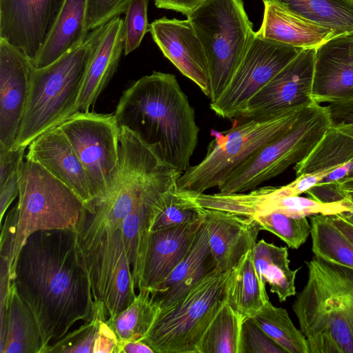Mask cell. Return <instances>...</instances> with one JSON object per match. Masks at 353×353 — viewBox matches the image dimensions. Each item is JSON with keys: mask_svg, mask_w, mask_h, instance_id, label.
<instances>
[{"mask_svg": "<svg viewBox=\"0 0 353 353\" xmlns=\"http://www.w3.org/2000/svg\"><path fill=\"white\" fill-rule=\"evenodd\" d=\"M12 283L36 319L41 353L76 323L92 315L94 300L75 230H41L31 234L19 252Z\"/></svg>", "mask_w": 353, "mask_h": 353, "instance_id": "obj_1", "label": "cell"}, {"mask_svg": "<svg viewBox=\"0 0 353 353\" xmlns=\"http://www.w3.org/2000/svg\"><path fill=\"white\" fill-rule=\"evenodd\" d=\"M119 127L134 132L165 162L184 172L198 143L194 110L172 74L154 71L134 81L114 112Z\"/></svg>", "mask_w": 353, "mask_h": 353, "instance_id": "obj_2", "label": "cell"}, {"mask_svg": "<svg viewBox=\"0 0 353 353\" xmlns=\"http://www.w3.org/2000/svg\"><path fill=\"white\" fill-rule=\"evenodd\" d=\"M292 310L309 353H353V269L314 256Z\"/></svg>", "mask_w": 353, "mask_h": 353, "instance_id": "obj_3", "label": "cell"}, {"mask_svg": "<svg viewBox=\"0 0 353 353\" xmlns=\"http://www.w3.org/2000/svg\"><path fill=\"white\" fill-rule=\"evenodd\" d=\"M18 196L1 229V259L9 263L12 281L19 252L31 234L41 230L76 231L86 210L70 188L26 156Z\"/></svg>", "mask_w": 353, "mask_h": 353, "instance_id": "obj_4", "label": "cell"}, {"mask_svg": "<svg viewBox=\"0 0 353 353\" xmlns=\"http://www.w3.org/2000/svg\"><path fill=\"white\" fill-rule=\"evenodd\" d=\"M105 24L79 45L32 74L28 99L15 147L25 148L43 132L75 114L88 65Z\"/></svg>", "mask_w": 353, "mask_h": 353, "instance_id": "obj_5", "label": "cell"}, {"mask_svg": "<svg viewBox=\"0 0 353 353\" xmlns=\"http://www.w3.org/2000/svg\"><path fill=\"white\" fill-rule=\"evenodd\" d=\"M121 225L85 210L76 230L94 300L103 303L108 318L125 309L137 295Z\"/></svg>", "mask_w": 353, "mask_h": 353, "instance_id": "obj_6", "label": "cell"}, {"mask_svg": "<svg viewBox=\"0 0 353 353\" xmlns=\"http://www.w3.org/2000/svg\"><path fill=\"white\" fill-rule=\"evenodd\" d=\"M305 108L274 116L242 119L229 130L212 131L214 138L204 159L183 172L178 187L195 193L218 187L256 150L288 131Z\"/></svg>", "mask_w": 353, "mask_h": 353, "instance_id": "obj_7", "label": "cell"}, {"mask_svg": "<svg viewBox=\"0 0 353 353\" xmlns=\"http://www.w3.org/2000/svg\"><path fill=\"white\" fill-rule=\"evenodd\" d=\"M187 17L208 61L213 102L230 82L256 32L243 0H205Z\"/></svg>", "mask_w": 353, "mask_h": 353, "instance_id": "obj_8", "label": "cell"}, {"mask_svg": "<svg viewBox=\"0 0 353 353\" xmlns=\"http://www.w3.org/2000/svg\"><path fill=\"white\" fill-rule=\"evenodd\" d=\"M331 122L325 106L305 107L286 132L263 145L239 165L219 186L220 192L252 190L303 159L322 138Z\"/></svg>", "mask_w": 353, "mask_h": 353, "instance_id": "obj_9", "label": "cell"}, {"mask_svg": "<svg viewBox=\"0 0 353 353\" xmlns=\"http://www.w3.org/2000/svg\"><path fill=\"white\" fill-rule=\"evenodd\" d=\"M229 272L215 269L178 301L160 309L143 339L154 353H196L224 298Z\"/></svg>", "mask_w": 353, "mask_h": 353, "instance_id": "obj_10", "label": "cell"}, {"mask_svg": "<svg viewBox=\"0 0 353 353\" xmlns=\"http://www.w3.org/2000/svg\"><path fill=\"white\" fill-rule=\"evenodd\" d=\"M59 127L84 167L95 208L112 187L119 170V127L115 116L77 112Z\"/></svg>", "mask_w": 353, "mask_h": 353, "instance_id": "obj_11", "label": "cell"}, {"mask_svg": "<svg viewBox=\"0 0 353 353\" xmlns=\"http://www.w3.org/2000/svg\"><path fill=\"white\" fill-rule=\"evenodd\" d=\"M303 49L256 34L230 82L210 106L216 114L239 118L251 98Z\"/></svg>", "mask_w": 353, "mask_h": 353, "instance_id": "obj_12", "label": "cell"}, {"mask_svg": "<svg viewBox=\"0 0 353 353\" xmlns=\"http://www.w3.org/2000/svg\"><path fill=\"white\" fill-rule=\"evenodd\" d=\"M315 52L303 49L251 98L240 118L274 116L316 103L312 96Z\"/></svg>", "mask_w": 353, "mask_h": 353, "instance_id": "obj_13", "label": "cell"}, {"mask_svg": "<svg viewBox=\"0 0 353 353\" xmlns=\"http://www.w3.org/2000/svg\"><path fill=\"white\" fill-rule=\"evenodd\" d=\"M32 61L0 39V145L15 148L30 87Z\"/></svg>", "mask_w": 353, "mask_h": 353, "instance_id": "obj_14", "label": "cell"}, {"mask_svg": "<svg viewBox=\"0 0 353 353\" xmlns=\"http://www.w3.org/2000/svg\"><path fill=\"white\" fill-rule=\"evenodd\" d=\"M148 31L164 56L210 98L208 61L190 21L164 17L152 21Z\"/></svg>", "mask_w": 353, "mask_h": 353, "instance_id": "obj_15", "label": "cell"}, {"mask_svg": "<svg viewBox=\"0 0 353 353\" xmlns=\"http://www.w3.org/2000/svg\"><path fill=\"white\" fill-rule=\"evenodd\" d=\"M63 0H0V39L35 60Z\"/></svg>", "mask_w": 353, "mask_h": 353, "instance_id": "obj_16", "label": "cell"}, {"mask_svg": "<svg viewBox=\"0 0 353 353\" xmlns=\"http://www.w3.org/2000/svg\"><path fill=\"white\" fill-rule=\"evenodd\" d=\"M203 221V218L148 232L138 290L147 289L152 292L164 281L189 251Z\"/></svg>", "mask_w": 353, "mask_h": 353, "instance_id": "obj_17", "label": "cell"}, {"mask_svg": "<svg viewBox=\"0 0 353 353\" xmlns=\"http://www.w3.org/2000/svg\"><path fill=\"white\" fill-rule=\"evenodd\" d=\"M26 157L66 185L78 196L88 211H93L94 199L84 167L59 126L37 137L28 145Z\"/></svg>", "mask_w": 353, "mask_h": 353, "instance_id": "obj_18", "label": "cell"}, {"mask_svg": "<svg viewBox=\"0 0 353 353\" xmlns=\"http://www.w3.org/2000/svg\"><path fill=\"white\" fill-rule=\"evenodd\" d=\"M312 96L318 103L353 98V34L316 48Z\"/></svg>", "mask_w": 353, "mask_h": 353, "instance_id": "obj_19", "label": "cell"}, {"mask_svg": "<svg viewBox=\"0 0 353 353\" xmlns=\"http://www.w3.org/2000/svg\"><path fill=\"white\" fill-rule=\"evenodd\" d=\"M202 209L216 269L229 271L254 248L261 227L254 216Z\"/></svg>", "mask_w": 353, "mask_h": 353, "instance_id": "obj_20", "label": "cell"}, {"mask_svg": "<svg viewBox=\"0 0 353 353\" xmlns=\"http://www.w3.org/2000/svg\"><path fill=\"white\" fill-rule=\"evenodd\" d=\"M261 26L256 34L265 39L303 49L316 48L339 35L333 29L272 1L264 3Z\"/></svg>", "mask_w": 353, "mask_h": 353, "instance_id": "obj_21", "label": "cell"}, {"mask_svg": "<svg viewBox=\"0 0 353 353\" xmlns=\"http://www.w3.org/2000/svg\"><path fill=\"white\" fill-rule=\"evenodd\" d=\"M215 269L216 262L203 219L186 255L151 294L160 309L164 308L181 299Z\"/></svg>", "mask_w": 353, "mask_h": 353, "instance_id": "obj_22", "label": "cell"}, {"mask_svg": "<svg viewBox=\"0 0 353 353\" xmlns=\"http://www.w3.org/2000/svg\"><path fill=\"white\" fill-rule=\"evenodd\" d=\"M124 50L123 19L120 16L105 23L104 32L88 65L77 112H89L114 74Z\"/></svg>", "mask_w": 353, "mask_h": 353, "instance_id": "obj_23", "label": "cell"}, {"mask_svg": "<svg viewBox=\"0 0 353 353\" xmlns=\"http://www.w3.org/2000/svg\"><path fill=\"white\" fill-rule=\"evenodd\" d=\"M87 0H63L35 59L37 68L46 67L81 44L86 29Z\"/></svg>", "mask_w": 353, "mask_h": 353, "instance_id": "obj_24", "label": "cell"}, {"mask_svg": "<svg viewBox=\"0 0 353 353\" xmlns=\"http://www.w3.org/2000/svg\"><path fill=\"white\" fill-rule=\"evenodd\" d=\"M0 310V353H41L43 343L36 319L13 283L8 303Z\"/></svg>", "mask_w": 353, "mask_h": 353, "instance_id": "obj_25", "label": "cell"}, {"mask_svg": "<svg viewBox=\"0 0 353 353\" xmlns=\"http://www.w3.org/2000/svg\"><path fill=\"white\" fill-rule=\"evenodd\" d=\"M224 299L243 319L253 316L270 301L265 283L254 265L253 249L248 251L230 270Z\"/></svg>", "mask_w": 353, "mask_h": 353, "instance_id": "obj_26", "label": "cell"}, {"mask_svg": "<svg viewBox=\"0 0 353 353\" xmlns=\"http://www.w3.org/2000/svg\"><path fill=\"white\" fill-rule=\"evenodd\" d=\"M253 256L256 271L280 302L295 295V279L301 268L294 270L290 268L286 247H279L261 239L254 246Z\"/></svg>", "mask_w": 353, "mask_h": 353, "instance_id": "obj_27", "label": "cell"}, {"mask_svg": "<svg viewBox=\"0 0 353 353\" xmlns=\"http://www.w3.org/2000/svg\"><path fill=\"white\" fill-rule=\"evenodd\" d=\"M353 159V137L330 126L311 152L294 165L296 176L332 171Z\"/></svg>", "mask_w": 353, "mask_h": 353, "instance_id": "obj_28", "label": "cell"}, {"mask_svg": "<svg viewBox=\"0 0 353 353\" xmlns=\"http://www.w3.org/2000/svg\"><path fill=\"white\" fill-rule=\"evenodd\" d=\"M281 3L339 35L353 34V3L348 0H262Z\"/></svg>", "mask_w": 353, "mask_h": 353, "instance_id": "obj_29", "label": "cell"}, {"mask_svg": "<svg viewBox=\"0 0 353 353\" xmlns=\"http://www.w3.org/2000/svg\"><path fill=\"white\" fill-rule=\"evenodd\" d=\"M243 319L223 298L203 334L196 353H239Z\"/></svg>", "mask_w": 353, "mask_h": 353, "instance_id": "obj_30", "label": "cell"}, {"mask_svg": "<svg viewBox=\"0 0 353 353\" xmlns=\"http://www.w3.org/2000/svg\"><path fill=\"white\" fill-rule=\"evenodd\" d=\"M309 217L314 256L353 269V243L333 223L330 215Z\"/></svg>", "mask_w": 353, "mask_h": 353, "instance_id": "obj_31", "label": "cell"}, {"mask_svg": "<svg viewBox=\"0 0 353 353\" xmlns=\"http://www.w3.org/2000/svg\"><path fill=\"white\" fill-rule=\"evenodd\" d=\"M159 310L151 292L142 289L125 309L108 318L107 321L119 341H143Z\"/></svg>", "mask_w": 353, "mask_h": 353, "instance_id": "obj_32", "label": "cell"}, {"mask_svg": "<svg viewBox=\"0 0 353 353\" xmlns=\"http://www.w3.org/2000/svg\"><path fill=\"white\" fill-rule=\"evenodd\" d=\"M251 317L285 353H309L305 336L294 325L285 309L276 307L269 301Z\"/></svg>", "mask_w": 353, "mask_h": 353, "instance_id": "obj_33", "label": "cell"}, {"mask_svg": "<svg viewBox=\"0 0 353 353\" xmlns=\"http://www.w3.org/2000/svg\"><path fill=\"white\" fill-rule=\"evenodd\" d=\"M203 218V209L195 201L192 192L181 189L176 184L153 208L149 230L172 227Z\"/></svg>", "mask_w": 353, "mask_h": 353, "instance_id": "obj_34", "label": "cell"}, {"mask_svg": "<svg viewBox=\"0 0 353 353\" xmlns=\"http://www.w3.org/2000/svg\"><path fill=\"white\" fill-rule=\"evenodd\" d=\"M107 319L103 303L94 301L92 316L77 330L48 345L43 353H97L101 324Z\"/></svg>", "mask_w": 353, "mask_h": 353, "instance_id": "obj_35", "label": "cell"}, {"mask_svg": "<svg viewBox=\"0 0 353 353\" xmlns=\"http://www.w3.org/2000/svg\"><path fill=\"white\" fill-rule=\"evenodd\" d=\"M254 217L263 230L275 234L292 249L299 248L311 233L312 227L305 216L293 217L272 212Z\"/></svg>", "mask_w": 353, "mask_h": 353, "instance_id": "obj_36", "label": "cell"}, {"mask_svg": "<svg viewBox=\"0 0 353 353\" xmlns=\"http://www.w3.org/2000/svg\"><path fill=\"white\" fill-rule=\"evenodd\" d=\"M149 0H132L123 19L124 54L128 55L141 44L148 32V4Z\"/></svg>", "mask_w": 353, "mask_h": 353, "instance_id": "obj_37", "label": "cell"}, {"mask_svg": "<svg viewBox=\"0 0 353 353\" xmlns=\"http://www.w3.org/2000/svg\"><path fill=\"white\" fill-rule=\"evenodd\" d=\"M239 353L285 352L248 316L241 324Z\"/></svg>", "mask_w": 353, "mask_h": 353, "instance_id": "obj_38", "label": "cell"}, {"mask_svg": "<svg viewBox=\"0 0 353 353\" xmlns=\"http://www.w3.org/2000/svg\"><path fill=\"white\" fill-rule=\"evenodd\" d=\"M132 0H87L86 29L88 32L125 13Z\"/></svg>", "mask_w": 353, "mask_h": 353, "instance_id": "obj_39", "label": "cell"}, {"mask_svg": "<svg viewBox=\"0 0 353 353\" xmlns=\"http://www.w3.org/2000/svg\"><path fill=\"white\" fill-rule=\"evenodd\" d=\"M327 103L331 125L353 137V98Z\"/></svg>", "mask_w": 353, "mask_h": 353, "instance_id": "obj_40", "label": "cell"}, {"mask_svg": "<svg viewBox=\"0 0 353 353\" xmlns=\"http://www.w3.org/2000/svg\"><path fill=\"white\" fill-rule=\"evenodd\" d=\"M305 194L310 198L323 203H341L347 199V193L341 188L339 181L319 183L309 189Z\"/></svg>", "mask_w": 353, "mask_h": 353, "instance_id": "obj_41", "label": "cell"}, {"mask_svg": "<svg viewBox=\"0 0 353 353\" xmlns=\"http://www.w3.org/2000/svg\"><path fill=\"white\" fill-rule=\"evenodd\" d=\"M205 0H154L159 8L172 10L186 16Z\"/></svg>", "mask_w": 353, "mask_h": 353, "instance_id": "obj_42", "label": "cell"}, {"mask_svg": "<svg viewBox=\"0 0 353 353\" xmlns=\"http://www.w3.org/2000/svg\"><path fill=\"white\" fill-rule=\"evenodd\" d=\"M117 353H154V350L143 341H119Z\"/></svg>", "mask_w": 353, "mask_h": 353, "instance_id": "obj_43", "label": "cell"}, {"mask_svg": "<svg viewBox=\"0 0 353 353\" xmlns=\"http://www.w3.org/2000/svg\"><path fill=\"white\" fill-rule=\"evenodd\" d=\"M353 168V159L332 170L323 178L320 183H329L340 181L349 173Z\"/></svg>", "mask_w": 353, "mask_h": 353, "instance_id": "obj_44", "label": "cell"}, {"mask_svg": "<svg viewBox=\"0 0 353 353\" xmlns=\"http://www.w3.org/2000/svg\"><path fill=\"white\" fill-rule=\"evenodd\" d=\"M333 223L353 243V224L343 218L339 214L330 215Z\"/></svg>", "mask_w": 353, "mask_h": 353, "instance_id": "obj_45", "label": "cell"}, {"mask_svg": "<svg viewBox=\"0 0 353 353\" xmlns=\"http://www.w3.org/2000/svg\"><path fill=\"white\" fill-rule=\"evenodd\" d=\"M341 188L345 191H353V178L339 181Z\"/></svg>", "mask_w": 353, "mask_h": 353, "instance_id": "obj_46", "label": "cell"}, {"mask_svg": "<svg viewBox=\"0 0 353 353\" xmlns=\"http://www.w3.org/2000/svg\"><path fill=\"white\" fill-rule=\"evenodd\" d=\"M343 218L353 224V207L351 210L339 213Z\"/></svg>", "mask_w": 353, "mask_h": 353, "instance_id": "obj_47", "label": "cell"}, {"mask_svg": "<svg viewBox=\"0 0 353 353\" xmlns=\"http://www.w3.org/2000/svg\"><path fill=\"white\" fill-rule=\"evenodd\" d=\"M347 201L351 203V205L353 207V191H347Z\"/></svg>", "mask_w": 353, "mask_h": 353, "instance_id": "obj_48", "label": "cell"}, {"mask_svg": "<svg viewBox=\"0 0 353 353\" xmlns=\"http://www.w3.org/2000/svg\"><path fill=\"white\" fill-rule=\"evenodd\" d=\"M353 178V168L352 170L349 172V173L342 179H348Z\"/></svg>", "mask_w": 353, "mask_h": 353, "instance_id": "obj_49", "label": "cell"}, {"mask_svg": "<svg viewBox=\"0 0 353 353\" xmlns=\"http://www.w3.org/2000/svg\"><path fill=\"white\" fill-rule=\"evenodd\" d=\"M348 1L353 3V0H348Z\"/></svg>", "mask_w": 353, "mask_h": 353, "instance_id": "obj_50", "label": "cell"}]
</instances>
